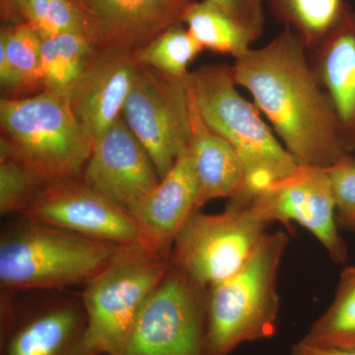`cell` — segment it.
<instances>
[{
  "label": "cell",
  "instance_id": "20",
  "mask_svg": "<svg viewBox=\"0 0 355 355\" xmlns=\"http://www.w3.org/2000/svg\"><path fill=\"white\" fill-rule=\"evenodd\" d=\"M96 50L97 44L87 33L67 32L42 39L43 91L67 97Z\"/></svg>",
  "mask_w": 355,
  "mask_h": 355
},
{
  "label": "cell",
  "instance_id": "9",
  "mask_svg": "<svg viewBox=\"0 0 355 355\" xmlns=\"http://www.w3.org/2000/svg\"><path fill=\"white\" fill-rule=\"evenodd\" d=\"M121 116L160 180L164 178L190 146L191 98L186 79L139 65Z\"/></svg>",
  "mask_w": 355,
  "mask_h": 355
},
{
  "label": "cell",
  "instance_id": "25",
  "mask_svg": "<svg viewBox=\"0 0 355 355\" xmlns=\"http://www.w3.org/2000/svg\"><path fill=\"white\" fill-rule=\"evenodd\" d=\"M48 184L31 165L0 144V214L2 216H22Z\"/></svg>",
  "mask_w": 355,
  "mask_h": 355
},
{
  "label": "cell",
  "instance_id": "11",
  "mask_svg": "<svg viewBox=\"0 0 355 355\" xmlns=\"http://www.w3.org/2000/svg\"><path fill=\"white\" fill-rule=\"evenodd\" d=\"M248 205L270 225L296 222L316 238L331 261H347L349 250L338 231L335 196L324 168L299 165L295 172L257 193Z\"/></svg>",
  "mask_w": 355,
  "mask_h": 355
},
{
  "label": "cell",
  "instance_id": "19",
  "mask_svg": "<svg viewBox=\"0 0 355 355\" xmlns=\"http://www.w3.org/2000/svg\"><path fill=\"white\" fill-rule=\"evenodd\" d=\"M42 37L30 23L9 25L0 32V85L4 98L43 92Z\"/></svg>",
  "mask_w": 355,
  "mask_h": 355
},
{
  "label": "cell",
  "instance_id": "28",
  "mask_svg": "<svg viewBox=\"0 0 355 355\" xmlns=\"http://www.w3.org/2000/svg\"><path fill=\"white\" fill-rule=\"evenodd\" d=\"M218 7L231 19L260 38L265 25V0H207Z\"/></svg>",
  "mask_w": 355,
  "mask_h": 355
},
{
  "label": "cell",
  "instance_id": "6",
  "mask_svg": "<svg viewBox=\"0 0 355 355\" xmlns=\"http://www.w3.org/2000/svg\"><path fill=\"white\" fill-rule=\"evenodd\" d=\"M170 259L139 246H123L84 286L86 345L96 355H121L149 294L169 270Z\"/></svg>",
  "mask_w": 355,
  "mask_h": 355
},
{
  "label": "cell",
  "instance_id": "1",
  "mask_svg": "<svg viewBox=\"0 0 355 355\" xmlns=\"http://www.w3.org/2000/svg\"><path fill=\"white\" fill-rule=\"evenodd\" d=\"M307 51L302 40L284 27L266 46L237 58L233 74L298 164L326 169L350 153Z\"/></svg>",
  "mask_w": 355,
  "mask_h": 355
},
{
  "label": "cell",
  "instance_id": "8",
  "mask_svg": "<svg viewBox=\"0 0 355 355\" xmlns=\"http://www.w3.org/2000/svg\"><path fill=\"white\" fill-rule=\"evenodd\" d=\"M207 291L170 266L142 305L121 355H207Z\"/></svg>",
  "mask_w": 355,
  "mask_h": 355
},
{
  "label": "cell",
  "instance_id": "15",
  "mask_svg": "<svg viewBox=\"0 0 355 355\" xmlns=\"http://www.w3.org/2000/svg\"><path fill=\"white\" fill-rule=\"evenodd\" d=\"M87 315L81 298L58 297L20 309L1 355H96L86 345Z\"/></svg>",
  "mask_w": 355,
  "mask_h": 355
},
{
  "label": "cell",
  "instance_id": "29",
  "mask_svg": "<svg viewBox=\"0 0 355 355\" xmlns=\"http://www.w3.org/2000/svg\"><path fill=\"white\" fill-rule=\"evenodd\" d=\"M0 3L2 19L6 23L16 25L25 22L24 0H0Z\"/></svg>",
  "mask_w": 355,
  "mask_h": 355
},
{
  "label": "cell",
  "instance_id": "12",
  "mask_svg": "<svg viewBox=\"0 0 355 355\" xmlns=\"http://www.w3.org/2000/svg\"><path fill=\"white\" fill-rule=\"evenodd\" d=\"M81 177L128 210L160 182L153 160L123 116L95 142Z\"/></svg>",
  "mask_w": 355,
  "mask_h": 355
},
{
  "label": "cell",
  "instance_id": "10",
  "mask_svg": "<svg viewBox=\"0 0 355 355\" xmlns=\"http://www.w3.org/2000/svg\"><path fill=\"white\" fill-rule=\"evenodd\" d=\"M21 216L89 239L144 247L162 254L128 209L89 186L83 177L50 182Z\"/></svg>",
  "mask_w": 355,
  "mask_h": 355
},
{
  "label": "cell",
  "instance_id": "7",
  "mask_svg": "<svg viewBox=\"0 0 355 355\" xmlns=\"http://www.w3.org/2000/svg\"><path fill=\"white\" fill-rule=\"evenodd\" d=\"M268 226L249 205L228 203L218 214L197 210L178 231L170 263L207 289L241 270Z\"/></svg>",
  "mask_w": 355,
  "mask_h": 355
},
{
  "label": "cell",
  "instance_id": "14",
  "mask_svg": "<svg viewBox=\"0 0 355 355\" xmlns=\"http://www.w3.org/2000/svg\"><path fill=\"white\" fill-rule=\"evenodd\" d=\"M198 0H77L97 48L135 51L184 23Z\"/></svg>",
  "mask_w": 355,
  "mask_h": 355
},
{
  "label": "cell",
  "instance_id": "5",
  "mask_svg": "<svg viewBox=\"0 0 355 355\" xmlns=\"http://www.w3.org/2000/svg\"><path fill=\"white\" fill-rule=\"evenodd\" d=\"M0 144L46 181L83 176L94 141L77 120L67 96L40 92L0 100Z\"/></svg>",
  "mask_w": 355,
  "mask_h": 355
},
{
  "label": "cell",
  "instance_id": "4",
  "mask_svg": "<svg viewBox=\"0 0 355 355\" xmlns=\"http://www.w3.org/2000/svg\"><path fill=\"white\" fill-rule=\"evenodd\" d=\"M288 243L284 231L266 232L239 272L207 288V355H230L277 334V275Z\"/></svg>",
  "mask_w": 355,
  "mask_h": 355
},
{
  "label": "cell",
  "instance_id": "24",
  "mask_svg": "<svg viewBox=\"0 0 355 355\" xmlns=\"http://www.w3.org/2000/svg\"><path fill=\"white\" fill-rule=\"evenodd\" d=\"M203 49L188 29L176 25L159 35L150 43L135 51L141 67H150L176 79H186L189 65Z\"/></svg>",
  "mask_w": 355,
  "mask_h": 355
},
{
  "label": "cell",
  "instance_id": "17",
  "mask_svg": "<svg viewBox=\"0 0 355 355\" xmlns=\"http://www.w3.org/2000/svg\"><path fill=\"white\" fill-rule=\"evenodd\" d=\"M322 87L335 109L343 144L355 151V10L315 50L308 51Z\"/></svg>",
  "mask_w": 355,
  "mask_h": 355
},
{
  "label": "cell",
  "instance_id": "3",
  "mask_svg": "<svg viewBox=\"0 0 355 355\" xmlns=\"http://www.w3.org/2000/svg\"><path fill=\"white\" fill-rule=\"evenodd\" d=\"M22 218L0 236V284L11 291H64L94 279L120 245Z\"/></svg>",
  "mask_w": 355,
  "mask_h": 355
},
{
  "label": "cell",
  "instance_id": "13",
  "mask_svg": "<svg viewBox=\"0 0 355 355\" xmlns=\"http://www.w3.org/2000/svg\"><path fill=\"white\" fill-rule=\"evenodd\" d=\"M137 69L135 51L97 48L70 90L72 112L94 144L123 114Z\"/></svg>",
  "mask_w": 355,
  "mask_h": 355
},
{
  "label": "cell",
  "instance_id": "21",
  "mask_svg": "<svg viewBox=\"0 0 355 355\" xmlns=\"http://www.w3.org/2000/svg\"><path fill=\"white\" fill-rule=\"evenodd\" d=\"M275 18L302 40L308 51L324 41L352 10L347 0H268Z\"/></svg>",
  "mask_w": 355,
  "mask_h": 355
},
{
  "label": "cell",
  "instance_id": "2",
  "mask_svg": "<svg viewBox=\"0 0 355 355\" xmlns=\"http://www.w3.org/2000/svg\"><path fill=\"white\" fill-rule=\"evenodd\" d=\"M186 83L205 125L227 140L241 159L244 191L229 203L244 207L297 170V161L261 120L256 105L240 95L232 65H203L190 72Z\"/></svg>",
  "mask_w": 355,
  "mask_h": 355
},
{
  "label": "cell",
  "instance_id": "26",
  "mask_svg": "<svg viewBox=\"0 0 355 355\" xmlns=\"http://www.w3.org/2000/svg\"><path fill=\"white\" fill-rule=\"evenodd\" d=\"M24 18L42 39L67 32L91 36L87 16L76 0H24Z\"/></svg>",
  "mask_w": 355,
  "mask_h": 355
},
{
  "label": "cell",
  "instance_id": "18",
  "mask_svg": "<svg viewBox=\"0 0 355 355\" xmlns=\"http://www.w3.org/2000/svg\"><path fill=\"white\" fill-rule=\"evenodd\" d=\"M190 98L191 137L188 153L197 176V209L200 210L210 200L239 197L245 188V171L235 149L205 125L191 94Z\"/></svg>",
  "mask_w": 355,
  "mask_h": 355
},
{
  "label": "cell",
  "instance_id": "23",
  "mask_svg": "<svg viewBox=\"0 0 355 355\" xmlns=\"http://www.w3.org/2000/svg\"><path fill=\"white\" fill-rule=\"evenodd\" d=\"M301 342L316 347L355 349V266L340 275L333 302Z\"/></svg>",
  "mask_w": 355,
  "mask_h": 355
},
{
  "label": "cell",
  "instance_id": "27",
  "mask_svg": "<svg viewBox=\"0 0 355 355\" xmlns=\"http://www.w3.org/2000/svg\"><path fill=\"white\" fill-rule=\"evenodd\" d=\"M336 207L338 227L355 233V157L347 154L335 165L326 168Z\"/></svg>",
  "mask_w": 355,
  "mask_h": 355
},
{
  "label": "cell",
  "instance_id": "16",
  "mask_svg": "<svg viewBox=\"0 0 355 355\" xmlns=\"http://www.w3.org/2000/svg\"><path fill=\"white\" fill-rule=\"evenodd\" d=\"M198 196L197 176L187 149L154 190L128 211L169 259L178 231L198 210Z\"/></svg>",
  "mask_w": 355,
  "mask_h": 355
},
{
  "label": "cell",
  "instance_id": "30",
  "mask_svg": "<svg viewBox=\"0 0 355 355\" xmlns=\"http://www.w3.org/2000/svg\"><path fill=\"white\" fill-rule=\"evenodd\" d=\"M292 355H355V349H331L299 342L293 345Z\"/></svg>",
  "mask_w": 355,
  "mask_h": 355
},
{
  "label": "cell",
  "instance_id": "22",
  "mask_svg": "<svg viewBox=\"0 0 355 355\" xmlns=\"http://www.w3.org/2000/svg\"><path fill=\"white\" fill-rule=\"evenodd\" d=\"M184 23L203 50L232 55L236 60L251 50L252 44L258 40L207 0L193 3Z\"/></svg>",
  "mask_w": 355,
  "mask_h": 355
}]
</instances>
